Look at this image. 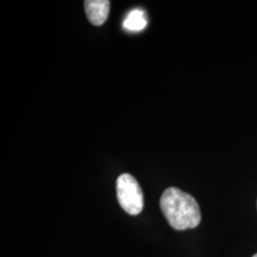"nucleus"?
Listing matches in <instances>:
<instances>
[{
  "mask_svg": "<svg viewBox=\"0 0 257 257\" xmlns=\"http://www.w3.org/2000/svg\"><path fill=\"white\" fill-rule=\"evenodd\" d=\"M116 192L120 206L128 214L138 215L143 210V193L133 175H120L116 181Z\"/></svg>",
  "mask_w": 257,
  "mask_h": 257,
  "instance_id": "nucleus-2",
  "label": "nucleus"
},
{
  "mask_svg": "<svg viewBox=\"0 0 257 257\" xmlns=\"http://www.w3.org/2000/svg\"><path fill=\"white\" fill-rule=\"evenodd\" d=\"M87 18L95 26H101L108 19L110 12L109 0H86L84 2Z\"/></svg>",
  "mask_w": 257,
  "mask_h": 257,
  "instance_id": "nucleus-3",
  "label": "nucleus"
},
{
  "mask_svg": "<svg viewBox=\"0 0 257 257\" xmlns=\"http://www.w3.org/2000/svg\"><path fill=\"white\" fill-rule=\"evenodd\" d=\"M160 208L169 224L177 230L193 229L201 221V212L196 200L189 193L171 187L160 198Z\"/></svg>",
  "mask_w": 257,
  "mask_h": 257,
  "instance_id": "nucleus-1",
  "label": "nucleus"
},
{
  "mask_svg": "<svg viewBox=\"0 0 257 257\" xmlns=\"http://www.w3.org/2000/svg\"><path fill=\"white\" fill-rule=\"evenodd\" d=\"M148 21L145 14L141 10L132 11L125 19L123 26L128 31H141L147 26Z\"/></svg>",
  "mask_w": 257,
  "mask_h": 257,
  "instance_id": "nucleus-4",
  "label": "nucleus"
},
{
  "mask_svg": "<svg viewBox=\"0 0 257 257\" xmlns=\"http://www.w3.org/2000/svg\"><path fill=\"white\" fill-rule=\"evenodd\" d=\"M252 257H257V254H254V255H253Z\"/></svg>",
  "mask_w": 257,
  "mask_h": 257,
  "instance_id": "nucleus-5",
  "label": "nucleus"
}]
</instances>
